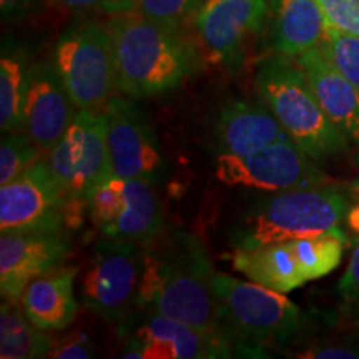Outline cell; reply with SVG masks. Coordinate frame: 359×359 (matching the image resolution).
I'll use <instances>...</instances> for the list:
<instances>
[{"instance_id": "obj_1", "label": "cell", "mask_w": 359, "mask_h": 359, "mask_svg": "<svg viewBox=\"0 0 359 359\" xmlns=\"http://www.w3.org/2000/svg\"><path fill=\"white\" fill-rule=\"evenodd\" d=\"M215 273L198 236L180 230L161 235L145 248L137 308L154 309L187 323L231 353L219 331Z\"/></svg>"}, {"instance_id": "obj_2", "label": "cell", "mask_w": 359, "mask_h": 359, "mask_svg": "<svg viewBox=\"0 0 359 359\" xmlns=\"http://www.w3.org/2000/svg\"><path fill=\"white\" fill-rule=\"evenodd\" d=\"M116 67V85L130 98L172 92L195 65L178 27L148 19L138 11L116 13L107 22Z\"/></svg>"}, {"instance_id": "obj_3", "label": "cell", "mask_w": 359, "mask_h": 359, "mask_svg": "<svg viewBox=\"0 0 359 359\" xmlns=\"http://www.w3.org/2000/svg\"><path fill=\"white\" fill-rule=\"evenodd\" d=\"M213 293L222 338L233 356L268 358L266 353L294 343L306 327L291 299L258 283L215 273Z\"/></svg>"}, {"instance_id": "obj_4", "label": "cell", "mask_w": 359, "mask_h": 359, "mask_svg": "<svg viewBox=\"0 0 359 359\" xmlns=\"http://www.w3.org/2000/svg\"><path fill=\"white\" fill-rule=\"evenodd\" d=\"M257 88L290 138L314 160L348 151V137L325 114L299 64L273 57L259 67Z\"/></svg>"}, {"instance_id": "obj_5", "label": "cell", "mask_w": 359, "mask_h": 359, "mask_svg": "<svg viewBox=\"0 0 359 359\" xmlns=\"http://www.w3.org/2000/svg\"><path fill=\"white\" fill-rule=\"evenodd\" d=\"M349 200L336 188L320 185L280 191L241 219L233 240L236 248L343 231Z\"/></svg>"}, {"instance_id": "obj_6", "label": "cell", "mask_w": 359, "mask_h": 359, "mask_svg": "<svg viewBox=\"0 0 359 359\" xmlns=\"http://www.w3.org/2000/svg\"><path fill=\"white\" fill-rule=\"evenodd\" d=\"M53 65L79 110H102L118 90L114 45L98 22L69 27L55 45Z\"/></svg>"}, {"instance_id": "obj_7", "label": "cell", "mask_w": 359, "mask_h": 359, "mask_svg": "<svg viewBox=\"0 0 359 359\" xmlns=\"http://www.w3.org/2000/svg\"><path fill=\"white\" fill-rule=\"evenodd\" d=\"M145 245L103 236L93 246L80 285V302L107 323L122 321L138 306Z\"/></svg>"}, {"instance_id": "obj_8", "label": "cell", "mask_w": 359, "mask_h": 359, "mask_svg": "<svg viewBox=\"0 0 359 359\" xmlns=\"http://www.w3.org/2000/svg\"><path fill=\"white\" fill-rule=\"evenodd\" d=\"M83 212L87 203L67 195L45 158L0 187L2 231H67L79 226Z\"/></svg>"}, {"instance_id": "obj_9", "label": "cell", "mask_w": 359, "mask_h": 359, "mask_svg": "<svg viewBox=\"0 0 359 359\" xmlns=\"http://www.w3.org/2000/svg\"><path fill=\"white\" fill-rule=\"evenodd\" d=\"M143 180L111 175L87 198V213L103 236L154 243L163 235V210L154 190Z\"/></svg>"}, {"instance_id": "obj_10", "label": "cell", "mask_w": 359, "mask_h": 359, "mask_svg": "<svg viewBox=\"0 0 359 359\" xmlns=\"http://www.w3.org/2000/svg\"><path fill=\"white\" fill-rule=\"evenodd\" d=\"M45 160L67 195L87 203L90 193L114 175L103 111L79 110Z\"/></svg>"}, {"instance_id": "obj_11", "label": "cell", "mask_w": 359, "mask_h": 359, "mask_svg": "<svg viewBox=\"0 0 359 359\" xmlns=\"http://www.w3.org/2000/svg\"><path fill=\"white\" fill-rule=\"evenodd\" d=\"M313 160L298 143L285 138L250 155L219 154L215 177L228 187L269 193L325 185L326 175Z\"/></svg>"}, {"instance_id": "obj_12", "label": "cell", "mask_w": 359, "mask_h": 359, "mask_svg": "<svg viewBox=\"0 0 359 359\" xmlns=\"http://www.w3.org/2000/svg\"><path fill=\"white\" fill-rule=\"evenodd\" d=\"M102 111L114 175L151 185L163 183L168 165L145 111L130 97H111Z\"/></svg>"}, {"instance_id": "obj_13", "label": "cell", "mask_w": 359, "mask_h": 359, "mask_svg": "<svg viewBox=\"0 0 359 359\" xmlns=\"http://www.w3.org/2000/svg\"><path fill=\"white\" fill-rule=\"evenodd\" d=\"M118 325L123 343L122 358L135 359H217L231 358L219 346L187 323L154 309L135 308Z\"/></svg>"}, {"instance_id": "obj_14", "label": "cell", "mask_w": 359, "mask_h": 359, "mask_svg": "<svg viewBox=\"0 0 359 359\" xmlns=\"http://www.w3.org/2000/svg\"><path fill=\"white\" fill-rule=\"evenodd\" d=\"M72 251L67 231L7 230L0 235V293L17 299L30 281L62 266Z\"/></svg>"}, {"instance_id": "obj_15", "label": "cell", "mask_w": 359, "mask_h": 359, "mask_svg": "<svg viewBox=\"0 0 359 359\" xmlns=\"http://www.w3.org/2000/svg\"><path fill=\"white\" fill-rule=\"evenodd\" d=\"M268 12V0H203L195 27L215 60L236 67L243 60L245 42L262 32Z\"/></svg>"}, {"instance_id": "obj_16", "label": "cell", "mask_w": 359, "mask_h": 359, "mask_svg": "<svg viewBox=\"0 0 359 359\" xmlns=\"http://www.w3.org/2000/svg\"><path fill=\"white\" fill-rule=\"evenodd\" d=\"M77 111L53 62L30 65L24 107L25 132L43 154H48L60 140Z\"/></svg>"}, {"instance_id": "obj_17", "label": "cell", "mask_w": 359, "mask_h": 359, "mask_svg": "<svg viewBox=\"0 0 359 359\" xmlns=\"http://www.w3.org/2000/svg\"><path fill=\"white\" fill-rule=\"evenodd\" d=\"M298 64L331 122L348 138L359 140V90L336 69L321 45L302 53Z\"/></svg>"}, {"instance_id": "obj_18", "label": "cell", "mask_w": 359, "mask_h": 359, "mask_svg": "<svg viewBox=\"0 0 359 359\" xmlns=\"http://www.w3.org/2000/svg\"><path fill=\"white\" fill-rule=\"evenodd\" d=\"M215 135L222 154L250 155L290 138L266 103L233 100L219 111Z\"/></svg>"}, {"instance_id": "obj_19", "label": "cell", "mask_w": 359, "mask_h": 359, "mask_svg": "<svg viewBox=\"0 0 359 359\" xmlns=\"http://www.w3.org/2000/svg\"><path fill=\"white\" fill-rule=\"evenodd\" d=\"M75 266H57L29 283L20 304L30 321L43 331L67 330L79 313Z\"/></svg>"}, {"instance_id": "obj_20", "label": "cell", "mask_w": 359, "mask_h": 359, "mask_svg": "<svg viewBox=\"0 0 359 359\" xmlns=\"http://www.w3.org/2000/svg\"><path fill=\"white\" fill-rule=\"evenodd\" d=\"M271 45L278 55L298 58L326 40L327 22L316 0H268Z\"/></svg>"}, {"instance_id": "obj_21", "label": "cell", "mask_w": 359, "mask_h": 359, "mask_svg": "<svg viewBox=\"0 0 359 359\" xmlns=\"http://www.w3.org/2000/svg\"><path fill=\"white\" fill-rule=\"evenodd\" d=\"M233 268L253 283L283 294H288L308 283L291 240L253 248H236Z\"/></svg>"}, {"instance_id": "obj_22", "label": "cell", "mask_w": 359, "mask_h": 359, "mask_svg": "<svg viewBox=\"0 0 359 359\" xmlns=\"http://www.w3.org/2000/svg\"><path fill=\"white\" fill-rule=\"evenodd\" d=\"M27 318L17 299H4L0 306V358L39 359L50 356L53 338Z\"/></svg>"}, {"instance_id": "obj_23", "label": "cell", "mask_w": 359, "mask_h": 359, "mask_svg": "<svg viewBox=\"0 0 359 359\" xmlns=\"http://www.w3.org/2000/svg\"><path fill=\"white\" fill-rule=\"evenodd\" d=\"M30 65L20 48L4 45L0 57V127L2 132L25 130V95Z\"/></svg>"}, {"instance_id": "obj_24", "label": "cell", "mask_w": 359, "mask_h": 359, "mask_svg": "<svg viewBox=\"0 0 359 359\" xmlns=\"http://www.w3.org/2000/svg\"><path fill=\"white\" fill-rule=\"evenodd\" d=\"M296 257L308 281L320 280L339 266L349 238L343 231L321 233L291 240Z\"/></svg>"}, {"instance_id": "obj_25", "label": "cell", "mask_w": 359, "mask_h": 359, "mask_svg": "<svg viewBox=\"0 0 359 359\" xmlns=\"http://www.w3.org/2000/svg\"><path fill=\"white\" fill-rule=\"evenodd\" d=\"M40 147L25 130L4 132L0 143V185L15 180L40 160Z\"/></svg>"}, {"instance_id": "obj_26", "label": "cell", "mask_w": 359, "mask_h": 359, "mask_svg": "<svg viewBox=\"0 0 359 359\" xmlns=\"http://www.w3.org/2000/svg\"><path fill=\"white\" fill-rule=\"evenodd\" d=\"M321 47L336 69L359 90V35L327 27L326 40Z\"/></svg>"}, {"instance_id": "obj_27", "label": "cell", "mask_w": 359, "mask_h": 359, "mask_svg": "<svg viewBox=\"0 0 359 359\" xmlns=\"http://www.w3.org/2000/svg\"><path fill=\"white\" fill-rule=\"evenodd\" d=\"M137 11L160 24L178 27L196 13L203 0H135Z\"/></svg>"}, {"instance_id": "obj_28", "label": "cell", "mask_w": 359, "mask_h": 359, "mask_svg": "<svg viewBox=\"0 0 359 359\" xmlns=\"http://www.w3.org/2000/svg\"><path fill=\"white\" fill-rule=\"evenodd\" d=\"M327 25L341 32L359 35V0H316Z\"/></svg>"}, {"instance_id": "obj_29", "label": "cell", "mask_w": 359, "mask_h": 359, "mask_svg": "<svg viewBox=\"0 0 359 359\" xmlns=\"http://www.w3.org/2000/svg\"><path fill=\"white\" fill-rule=\"evenodd\" d=\"M95 356L93 341L83 331H70L53 338L50 356L53 359H90Z\"/></svg>"}, {"instance_id": "obj_30", "label": "cell", "mask_w": 359, "mask_h": 359, "mask_svg": "<svg viewBox=\"0 0 359 359\" xmlns=\"http://www.w3.org/2000/svg\"><path fill=\"white\" fill-rule=\"evenodd\" d=\"M302 359H359V338L343 339L339 343H320L294 354Z\"/></svg>"}, {"instance_id": "obj_31", "label": "cell", "mask_w": 359, "mask_h": 359, "mask_svg": "<svg viewBox=\"0 0 359 359\" xmlns=\"http://www.w3.org/2000/svg\"><path fill=\"white\" fill-rule=\"evenodd\" d=\"M339 293L349 311L359 314V243L354 248L346 271L339 281Z\"/></svg>"}, {"instance_id": "obj_32", "label": "cell", "mask_w": 359, "mask_h": 359, "mask_svg": "<svg viewBox=\"0 0 359 359\" xmlns=\"http://www.w3.org/2000/svg\"><path fill=\"white\" fill-rule=\"evenodd\" d=\"M62 2L74 11H93L109 15L137 11L135 0H62Z\"/></svg>"}, {"instance_id": "obj_33", "label": "cell", "mask_w": 359, "mask_h": 359, "mask_svg": "<svg viewBox=\"0 0 359 359\" xmlns=\"http://www.w3.org/2000/svg\"><path fill=\"white\" fill-rule=\"evenodd\" d=\"M37 0H0V13L6 22H20L34 12Z\"/></svg>"}, {"instance_id": "obj_34", "label": "cell", "mask_w": 359, "mask_h": 359, "mask_svg": "<svg viewBox=\"0 0 359 359\" xmlns=\"http://www.w3.org/2000/svg\"><path fill=\"white\" fill-rule=\"evenodd\" d=\"M344 222H346L348 228L351 230L353 235H356L359 238V203L349 206Z\"/></svg>"}, {"instance_id": "obj_35", "label": "cell", "mask_w": 359, "mask_h": 359, "mask_svg": "<svg viewBox=\"0 0 359 359\" xmlns=\"http://www.w3.org/2000/svg\"><path fill=\"white\" fill-rule=\"evenodd\" d=\"M358 163H359V155H358ZM351 193H353L354 198H358V200H359V175L356 177V180H354V182H353V185H351Z\"/></svg>"}, {"instance_id": "obj_36", "label": "cell", "mask_w": 359, "mask_h": 359, "mask_svg": "<svg viewBox=\"0 0 359 359\" xmlns=\"http://www.w3.org/2000/svg\"><path fill=\"white\" fill-rule=\"evenodd\" d=\"M358 338H359V320H358Z\"/></svg>"}, {"instance_id": "obj_37", "label": "cell", "mask_w": 359, "mask_h": 359, "mask_svg": "<svg viewBox=\"0 0 359 359\" xmlns=\"http://www.w3.org/2000/svg\"><path fill=\"white\" fill-rule=\"evenodd\" d=\"M358 143H359V140H358ZM358 155H359V150H358Z\"/></svg>"}]
</instances>
